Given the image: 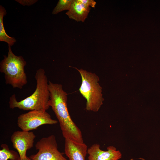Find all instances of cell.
<instances>
[{"label":"cell","mask_w":160,"mask_h":160,"mask_svg":"<svg viewBox=\"0 0 160 160\" xmlns=\"http://www.w3.org/2000/svg\"><path fill=\"white\" fill-rule=\"evenodd\" d=\"M50 92L49 105L59 123L63 137L76 142L83 143L81 132L72 119L67 105V93L61 84L48 82Z\"/></svg>","instance_id":"6da1fadb"},{"label":"cell","mask_w":160,"mask_h":160,"mask_svg":"<svg viewBox=\"0 0 160 160\" xmlns=\"http://www.w3.org/2000/svg\"><path fill=\"white\" fill-rule=\"evenodd\" d=\"M44 70L41 68L37 70L35 78L36 87L33 93L30 96L17 101L15 94L9 98L10 108H18L24 110L46 111L50 107V92L48 82Z\"/></svg>","instance_id":"7a4b0ae2"},{"label":"cell","mask_w":160,"mask_h":160,"mask_svg":"<svg viewBox=\"0 0 160 160\" xmlns=\"http://www.w3.org/2000/svg\"><path fill=\"white\" fill-rule=\"evenodd\" d=\"M7 55L0 63V71L4 74L6 84L14 88L21 89L27 83L24 70L26 62L22 56H16L8 45Z\"/></svg>","instance_id":"3957f363"},{"label":"cell","mask_w":160,"mask_h":160,"mask_svg":"<svg viewBox=\"0 0 160 160\" xmlns=\"http://www.w3.org/2000/svg\"><path fill=\"white\" fill-rule=\"evenodd\" d=\"M80 73L81 83L79 91L86 100V109L89 111H98L103 104L102 88L98 83L99 78L95 73L75 68Z\"/></svg>","instance_id":"277c9868"},{"label":"cell","mask_w":160,"mask_h":160,"mask_svg":"<svg viewBox=\"0 0 160 160\" xmlns=\"http://www.w3.org/2000/svg\"><path fill=\"white\" fill-rule=\"evenodd\" d=\"M57 121L52 119L46 111H30L22 114L17 118V124L22 130L26 131L37 129L44 124H54Z\"/></svg>","instance_id":"5b68a950"},{"label":"cell","mask_w":160,"mask_h":160,"mask_svg":"<svg viewBox=\"0 0 160 160\" xmlns=\"http://www.w3.org/2000/svg\"><path fill=\"white\" fill-rule=\"evenodd\" d=\"M35 147L38 152L30 156L32 160H68L58 150L54 135L42 138L37 142Z\"/></svg>","instance_id":"8992f818"},{"label":"cell","mask_w":160,"mask_h":160,"mask_svg":"<svg viewBox=\"0 0 160 160\" xmlns=\"http://www.w3.org/2000/svg\"><path fill=\"white\" fill-rule=\"evenodd\" d=\"M36 135L32 132L17 131L14 132L11 137L13 147L18 152L20 158L24 159L27 156V151L33 146Z\"/></svg>","instance_id":"52a82bcc"},{"label":"cell","mask_w":160,"mask_h":160,"mask_svg":"<svg viewBox=\"0 0 160 160\" xmlns=\"http://www.w3.org/2000/svg\"><path fill=\"white\" fill-rule=\"evenodd\" d=\"M100 147L99 144H94L88 148V160H118L121 158V153L115 147L109 146L107 151H103Z\"/></svg>","instance_id":"ba28073f"},{"label":"cell","mask_w":160,"mask_h":160,"mask_svg":"<svg viewBox=\"0 0 160 160\" xmlns=\"http://www.w3.org/2000/svg\"><path fill=\"white\" fill-rule=\"evenodd\" d=\"M87 145L68 139H65V153L69 160H85L87 154Z\"/></svg>","instance_id":"9c48e42d"},{"label":"cell","mask_w":160,"mask_h":160,"mask_svg":"<svg viewBox=\"0 0 160 160\" xmlns=\"http://www.w3.org/2000/svg\"><path fill=\"white\" fill-rule=\"evenodd\" d=\"M90 8L79 2L73 0L70 9L66 12L69 18L77 22H84L87 17Z\"/></svg>","instance_id":"30bf717a"},{"label":"cell","mask_w":160,"mask_h":160,"mask_svg":"<svg viewBox=\"0 0 160 160\" xmlns=\"http://www.w3.org/2000/svg\"><path fill=\"white\" fill-rule=\"evenodd\" d=\"M7 14L6 11L3 7L0 5V41L7 43L11 46L16 42L14 37L9 36L6 33L4 27L3 18Z\"/></svg>","instance_id":"8fae6325"},{"label":"cell","mask_w":160,"mask_h":160,"mask_svg":"<svg viewBox=\"0 0 160 160\" xmlns=\"http://www.w3.org/2000/svg\"><path fill=\"white\" fill-rule=\"evenodd\" d=\"M0 150V160H16L20 158L18 153L14 151L10 150L7 145L2 144Z\"/></svg>","instance_id":"7c38bea8"},{"label":"cell","mask_w":160,"mask_h":160,"mask_svg":"<svg viewBox=\"0 0 160 160\" xmlns=\"http://www.w3.org/2000/svg\"><path fill=\"white\" fill-rule=\"evenodd\" d=\"M73 0H59L53 9L52 14H56L65 10H68L71 6Z\"/></svg>","instance_id":"4fadbf2b"},{"label":"cell","mask_w":160,"mask_h":160,"mask_svg":"<svg viewBox=\"0 0 160 160\" xmlns=\"http://www.w3.org/2000/svg\"><path fill=\"white\" fill-rule=\"evenodd\" d=\"M81 3L87 6H91L94 8L96 4V2L94 0H78Z\"/></svg>","instance_id":"5bb4252c"},{"label":"cell","mask_w":160,"mask_h":160,"mask_svg":"<svg viewBox=\"0 0 160 160\" xmlns=\"http://www.w3.org/2000/svg\"><path fill=\"white\" fill-rule=\"evenodd\" d=\"M15 1L18 2L20 4L23 5V6L31 5L37 1V0H16Z\"/></svg>","instance_id":"9a60e30c"},{"label":"cell","mask_w":160,"mask_h":160,"mask_svg":"<svg viewBox=\"0 0 160 160\" xmlns=\"http://www.w3.org/2000/svg\"><path fill=\"white\" fill-rule=\"evenodd\" d=\"M16 160H32L31 159H30V158L28 157L27 156V157L24 159H21L20 158H19L18 159Z\"/></svg>","instance_id":"2e32d148"}]
</instances>
